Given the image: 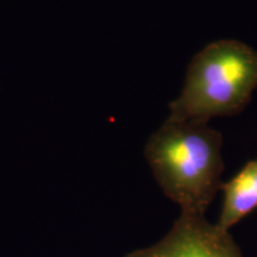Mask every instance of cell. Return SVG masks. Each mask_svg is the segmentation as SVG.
Here are the masks:
<instances>
[{"mask_svg": "<svg viewBox=\"0 0 257 257\" xmlns=\"http://www.w3.org/2000/svg\"><path fill=\"white\" fill-rule=\"evenodd\" d=\"M223 205L217 226L229 231L257 208V159L245 163L229 181L223 182Z\"/></svg>", "mask_w": 257, "mask_h": 257, "instance_id": "4", "label": "cell"}, {"mask_svg": "<svg viewBox=\"0 0 257 257\" xmlns=\"http://www.w3.org/2000/svg\"><path fill=\"white\" fill-rule=\"evenodd\" d=\"M125 257H243L229 231L205 216L180 213L169 232L156 244Z\"/></svg>", "mask_w": 257, "mask_h": 257, "instance_id": "3", "label": "cell"}, {"mask_svg": "<svg viewBox=\"0 0 257 257\" xmlns=\"http://www.w3.org/2000/svg\"><path fill=\"white\" fill-rule=\"evenodd\" d=\"M257 88V51L237 40L208 43L188 64L184 87L169 104L175 120L208 123L242 112Z\"/></svg>", "mask_w": 257, "mask_h": 257, "instance_id": "2", "label": "cell"}, {"mask_svg": "<svg viewBox=\"0 0 257 257\" xmlns=\"http://www.w3.org/2000/svg\"><path fill=\"white\" fill-rule=\"evenodd\" d=\"M223 136L208 123L168 118L149 137L144 156L165 195L181 213L205 216L221 187Z\"/></svg>", "mask_w": 257, "mask_h": 257, "instance_id": "1", "label": "cell"}]
</instances>
